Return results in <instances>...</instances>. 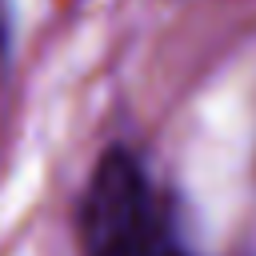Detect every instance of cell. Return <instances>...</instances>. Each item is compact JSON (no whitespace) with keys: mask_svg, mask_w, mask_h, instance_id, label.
<instances>
[{"mask_svg":"<svg viewBox=\"0 0 256 256\" xmlns=\"http://www.w3.org/2000/svg\"><path fill=\"white\" fill-rule=\"evenodd\" d=\"M152 256H184V252H180V248H168V244H164V248L156 244V248H152Z\"/></svg>","mask_w":256,"mask_h":256,"instance_id":"cell-2","label":"cell"},{"mask_svg":"<svg viewBox=\"0 0 256 256\" xmlns=\"http://www.w3.org/2000/svg\"><path fill=\"white\" fill-rule=\"evenodd\" d=\"M8 40H12V16H8V0H0V56L8 52Z\"/></svg>","mask_w":256,"mask_h":256,"instance_id":"cell-1","label":"cell"}]
</instances>
